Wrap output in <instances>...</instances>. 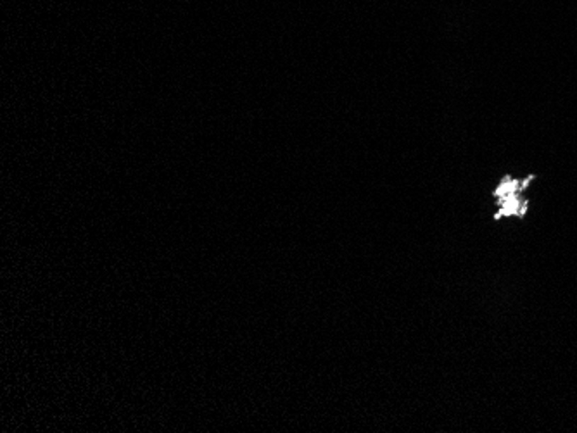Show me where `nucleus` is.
<instances>
[{
    "label": "nucleus",
    "mask_w": 577,
    "mask_h": 433,
    "mask_svg": "<svg viewBox=\"0 0 577 433\" xmlns=\"http://www.w3.org/2000/svg\"><path fill=\"white\" fill-rule=\"evenodd\" d=\"M515 189V184H505L503 186H501L500 190H498V196H503V193H507V192H510V190H513Z\"/></svg>",
    "instance_id": "f257e3e1"
}]
</instances>
